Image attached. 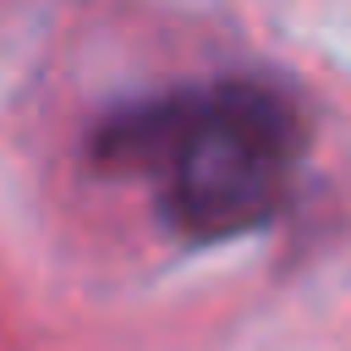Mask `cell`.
<instances>
[{
	"label": "cell",
	"mask_w": 351,
	"mask_h": 351,
	"mask_svg": "<svg viewBox=\"0 0 351 351\" xmlns=\"http://www.w3.org/2000/svg\"><path fill=\"white\" fill-rule=\"evenodd\" d=\"M99 154L148 181L186 241H230L269 225L302 165V115L263 82H208L126 110Z\"/></svg>",
	"instance_id": "cell-1"
}]
</instances>
